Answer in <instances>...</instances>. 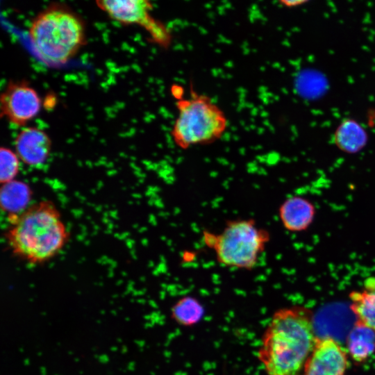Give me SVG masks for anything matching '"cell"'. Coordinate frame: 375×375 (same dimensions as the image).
I'll return each instance as SVG.
<instances>
[{
  "label": "cell",
  "instance_id": "obj_3",
  "mask_svg": "<svg viewBox=\"0 0 375 375\" xmlns=\"http://www.w3.org/2000/svg\"><path fill=\"white\" fill-rule=\"evenodd\" d=\"M28 38L35 53L49 65H60L72 58L85 41V24L66 6L55 3L33 19Z\"/></svg>",
  "mask_w": 375,
  "mask_h": 375
},
{
  "label": "cell",
  "instance_id": "obj_11",
  "mask_svg": "<svg viewBox=\"0 0 375 375\" xmlns=\"http://www.w3.org/2000/svg\"><path fill=\"white\" fill-rule=\"evenodd\" d=\"M315 213L312 203L297 196L288 198L278 208V216L283 226L291 232L306 230L312 223Z\"/></svg>",
  "mask_w": 375,
  "mask_h": 375
},
{
  "label": "cell",
  "instance_id": "obj_2",
  "mask_svg": "<svg viewBox=\"0 0 375 375\" xmlns=\"http://www.w3.org/2000/svg\"><path fill=\"white\" fill-rule=\"evenodd\" d=\"M5 240L12 256L29 265L45 264L59 254L70 240L60 212L51 200L31 204L7 217Z\"/></svg>",
  "mask_w": 375,
  "mask_h": 375
},
{
  "label": "cell",
  "instance_id": "obj_6",
  "mask_svg": "<svg viewBox=\"0 0 375 375\" xmlns=\"http://www.w3.org/2000/svg\"><path fill=\"white\" fill-rule=\"evenodd\" d=\"M97 6L112 19L123 24H136L149 33L150 38L162 47L171 44L167 27L152 15L153 6L147 0H98Z\"/></svg>",
  "mask_w": 375,
  "mask_h": 375
},
{
  "label": "cell",
  "instance_id": "obj_8",
  "mask_svg": "<svg viewBox=\"0 0 375 375\" xmlns=\"http://www.w3.org/2000/svg\"><path fill=\"white\" fill-rule=\"evenodd\" d=\"M348 353L331 336L318 337L300 375H345Z\"/></svg>",
  "mask_w": 375,
  "mask_h": 375
},
{
  "label": "cell",
  "instance_id": "obj_14",
  "mask_svg": "<svg viewBox=\"0 0 375 375\" xmlns=\"http://www.w3.org/2000/svg\"><path fill=\"white\" fill-rule=\"evenodd\" d=\"M334 141L341 150L355 153L365 145L367 133L358 122L347 119L342 122L335 131Z\"/></svg>",
  "mask_w": 375,
  "mask_h": 375
},
{
  "label": "cell",
  "instance_id": "obj_4",
  "mask_svg": "<svg viewBox=\"0 0 375 375\" xmlns=\"http://www.w3.org/2000/svg\"><path fill=\"white\" fill-rule=\"evenodd\" d=\"M204 244L212 249L217 262L226 267L251 270L270 240V234L251 218L226 222L218 233L203 232Z\"/></svg>",
  "mask_w": 375,
  "mask_h": 375
},
{
  "label": "cell",
  "instance_id": "obj_9",
  "mask_svg": "<svg viewBox=\"0 0 375 375\" xmlns=\"http://www.w3.org/2000/svg\"><path fill=\"white\" fill-rule=\"evenodd\" d=\"M15 151L24 164L36 167L44 165L51 151V140L42 129L29 126L22 129L14 140Z\"/></svg>",
  "mask_w": 375,
  "mask_h": 375
},
{
  "label": "cell",
  "instance_id": "obj_1",
  "mask_svg": "<svg viewBox=\"0 0 375 375\" xmlns=\"http://www.w3.org/2000/svg\"><path fill=\"white\" fill-rule=\"evenodd\" d=\"M317 338L310 309L302 306L281 308L263 333L258 358L267 375H300Z\"/></svg>",
  "mask_w": 375,
  "mask_h": 375
},
{
  "label": "cell",
  "instance_id": "obj_16",
  "mask_svg": "<svg viewBox=\"0 0 375 375\" xmlns=\"http://www.w3.org/2000/svg\"><path fill=\"white\" fill-rule=\"evenodd\" d=\"M20 160L12 149L2 147L0 149V182L4 184L16 179L19 172Z\"/></svg>",
  "mask_w": 375,
  "mask_h": 375
},
{
  "label": "cell",
  "instance_id": "obj_5",
  "mask_svg": "<svg viewBox=\"0 0 375 375\" xmlns=\"http://www.w3.org/2000/svg\"><path fill=\"white\" fill-rule=\"evenodd\" d=\"M178 111L171 135L174 144L182 149L212 144L219 140L228 126L224 112L208 96L193 88L189 97L176 102Z\"/></svg>",
  "mask_w": 375,
  "mask_h": 375
},
{
  "label": "cell",
  "instance_id": "obj_12",
  "mask_svg": "<svg viewBox=\"0 0 375 375\" xmlns=\"http://www.w3.org/2000/svg\"><path fill=\"white\" fill-rule=\"evenodd\" d=\"M33 192L26 183L14 180L1 184L0 190V201L2 210L8 216L15 215L22 212L31 204Z\"/></svg>",
  "mask_w": 375,
  "mask_h": 375
},
{
  "label": "cell",
  "instance_id": "obj_10",
  "mask_svg": "<svg viewBox=\"0 0 375 375\" xmlns=\"http://www.w3.org/2000/svg\"><path fill=\"white\" fill-rule=\"evenodd\" d=\"M349 308L355 316V325L375 333V276L366 278L360 288L349 294Z\"/></svg>",
  "mask_w": 375,
  "mask_h": 375
},
{
  "label": "cell",
  "instance_id": "obj_17",
  "mask_svg": "<svg viewBox=\"0 0 375 375\" xmlns=\"http://www.w3.org/2000/svg\"><path fill=\"white\" fill-rule=\"evenodd\" d=\"M306 2V1H298V0H295V1L282 0V1H280L279 3L283 7L294 8V7L299 6L301 4L305 3Z\"/></svg>",
  "mask_w": 375,
  "mask_h": 375
},
{
  "label": "cell",
  "instance_id": "obj_7",
  "mask_svg": "<svg viewBox=\"0 0 375 375\" xmlns=\"http://www.w3.org/2000/svg\"><path fill=\"white\" fill-rule=\"evenodd\" d=\"M41 106L36 90L24 80L8 82L0 97L1 116L19 126L34 118Z\"/></svg>",
  "mask_w": 375,
  "mask_h": 375
},
{
  "label": "cell",
  "instance_id": "obj_13",
  "mask_svg": "<svg viewBox=\"0 0 375 375\" xmlns=\"http://www.w3.org/2000/svg\"><path fill=\"white\" fill-rule=\"evenodd\" d=\"M349 356L358 363H362L375 351V333L364 327L354 326L347 338Z\"/></svg>",
  "mask_w": 375,
  "mask_h": 375
},
{
  "label": "cell",
  "instance_id": "obj_15",
  "mask_svg": "<svg viewBox=\"0 0 375 375\" xmlns=\"http://www.w3.org/2000/svg\"><path fill=\"white\" fill-rule=\"evenodd\" d=\"M204 312V308L198 299L186 296L178 299L173 305L171 317L180 325L191 326L201 320Z\"/></svg>",
  "mask_w": 375,
  "mask_h": 375
}]
</instances>
